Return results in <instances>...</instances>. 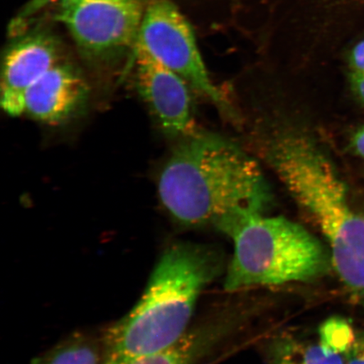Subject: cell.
I'll return each instance as SVG.
<instances>
[{
	"mask_svg": "<svg viewBox=\"0 0 364 364\" xmlns=\"http://www.w3.org/2000/svg\"><path fill=\"white\" fill-rule=\"evenodd\" d=\"M158 193L178 224L213 223L222 231L240 218L263 213L272 198L252 157L222 136L198 131L173 150L159 173Z\"/></svg>",
	"mask_w": 364,
	"mask_h": 364,
	"instance_id": "cell-1",
	"label": "cell"
},
{
	"mask_svg": "<svg viewBox=\"0 0 364 364\" xmlns=\"http://www.w3.org/2000/svg\"><path fill=\"white\" fill-rule=\"evenodd\" d=\"M216 250L174 243L159 257L142 297L105 332L102 363H120L165 349L186 331L199 296L222 268Z\"/></svg>",
	"mask_w": 364,
	"mask_h": 364,
	"instance_id": "cell-2",
	"label": "cell"
},
{
	"mask_svg": "<svg viewBox=\"0 0 364 364\" xmlns=\"http://www.w3.org/2000/svg\"><path fill=\"white\" fill-rule=\"evenodd\" d=\"M223 232L235 245L225 281L229 292L313 281L331 270V258L320 240L285 218L252 213Z\"/></svg>",
	"mask_w": 364,
	"mask_h": 364,
	"instance_id": "cell-3",
	"label": "cell"
},
{
	"mask_svg": "<svg viewBox=\"0 0 364 364\" xmlns=\"http://www.w3.org/2000/svg\"><path fill=\"white\" fill-rule=\"evenodd\" d=\"M283 183L328 240L332 267L350 297L364 307V216L351 208L329 158L304 154L285 171Z\"/></svg>",
	"mask_w": 364,
	"mask_h": 364,
	"instance_id": "cell-4",
	"label": "cell"
},
{
	"mask_svg": "<svg viewBox=\"0 0 364 364\" xmlns=\"http://www.w3.org/2000/svg\"><path fill=\"white\" fill-rule=\"evenodd\" d=\"M148 0H73L58 6L57 20L83 55L104 60L134 49Z\"/></svg>",
	"mask_w": 364,
	"mask_h": 364,
	"instance_id": "cell-5",
	"label": "cell"
},
{
	"mask_svg": "<svg viewBox=\"0 0 364 364\" xmlns=\"http://www.w3.org/2000/svg\"><path fill=\"white\" fill-rule=\"evenodd\" d=\"M191 88L224 108V95L213 84L188 20L171 0H148L138 42Z\"/></svg>",
	"mask_w": 364,
	"mask_h": 364,
	"instance_id": "cell-6",
	"label": "cell"
},
{
	"mask_svg": "<svg viewBox=\"0 0 364 364\" xmlns=\"http://www.w3.org/2000/svg\"><path fill=\"white\" fill-rule=\"evenodd\" d=\"M134 52V82L140 97L163 134L184 139L197 132L190 85L139 45Z\"/></svg>",
	"mask_w": 364,
	"mask_h": 364,
	"instance_id": "cell-7",
	"label": "cell"
},
{
	"mask_svg": "<svg viewBox=\"0 0 364 364\" xmlns=\"http://www.w3.org/2000/svg\"><path fill=\"white\" fill-rule=\"evenodd\" d=\"M63 61L60 43L46 31L21 34L8 46L1 73L0 103L8 115H24L27 90L46 73Z\"/></svg>",
	"mask_w": 364,
	"mask_h": 364,
	"instance_id": "cell-8",
	"label": "cell"
},
{
	"mask_svg": "<svg viewBox=\"0 0 364 364\" xmlns=\"http://www.w3.org/2000/svg\"><path fill=\"white\" fill-rule=\"evenodd\" d=\"M90 87L78 68L65 60L53 67L27 90L24 114L49 125H61L80 115Z\"/></svg>",
	"mask_w": 364,
	"mask_h": 364,
	"instance_id": "cell-9",
	"label": "cell"
},
{
	"mask_svg": "<svg viewBox=\"0 0 364 364\" xmlns=\"http://www.w3.org/2000/svg\"><path fill=\"white\" fill-rule=\"evenodd\" d=\"M271 364H346L345 357L331 351L321 341L317 343L282 336L270 348Z\"/></svg>",
	"mask_w": 364,
	"mask_h": 364,
	"instance_id": "cell-10",
	"label": "cell"
},
{
	"mask_svg": "<svg viewBox=\"0 0 364 364\" xmlns=\"http://www.w3.org/2000/svg\"><path fill=\"white\" fill-rule=\"evenodd\" d=\"M102 350L93 336L75 332L31 364H102Z\"/></svg>",
	"mask_w": 364,
	"mask_h": 364,
	"instance_id": "cell-11",
	"label": "cell"
},
{
	"mask_svg": "<svg viewBox=\"0 0 364 364\" xmlns=\"http://www.w3.org/2000/svg\"><path fill=\"white\" fill-rule=\"evenodd\" d=\"M209 343V335L204 331H186L169 347L120 363L102 364H196Z\"/></svg>",
	"mask_w": 364,
	"mask_h": 364,
	"instance_id": "cell-12",
	"label": "cell"
},
{
	"mask_svg": "<svg viewBox=\"0 0 364 364\" xmlns=\"http://www.w3.org/2000/svg\"><path fill=\"white\" fill-rule=\"evenodd\" d=\"M320 341L335 353L345 356L352 347L356 334L349 323L341 318H331L321 326Z\"/></svg>",
	"mask_w": 364,
	"mask_h": 364,
	"instance_id": "cell-13",
	"label": "cell"
},
{
	"mask_svg": "<svg viewBox=\"0 0 364 364\" xmlns=\"http://www.w3.org/2000/svg\"><path fill=\"white\" fill-rule=\"evenodd\" d=\"M68 1H73V0H30L26 6L22 9L14 24H15V27L20 26L23 22L45 10L46 8L52 6L54 4L59 6V4Z\"/></svg>",
	"mask_w": 364,
	"mask_h": 364,
	"instance_id": "cell-14",
	"label": "cell"
},
{
	"mask_svg": "<svg viewBox=\"0 0 364 364\" xmlns=\"http://www.w3.org/2000/svg\"><path fill=\"white\" fill-rule=\"evenodd\" d=\"M344 357L346 364H364V331L356 334L352 347Z\"/></svg>",
	"mask_w": 364,
	"mask_h": 364,
	"instance_id": "cell-15",
	"label": "cell"
},
{
	"mask_svg": "<svg viewBox=\"0 0 364 364\" xmlns=\"http://www.w3.org/2000/svg\"><path fill=\"white\" fill-rule=\"evenodd\" d=\"M349 61L352 73L364 75V40L355 46L350 54Z\"/></svg>",
	"mask_w": 364,
	"mask_h": 364,
	"instance_id": "cell-16",
	"label": "cell"
},
{
	"mask_svg": "<svg viewBox=\"0 0 364 364\" xmlns=\"http://www.w3.org/2000/svg\"><path fill=\"white\" fill-rule=\"evenodd\" d=\"M351 147L358 156L364 158V127L358 130L353 135Z\"/></svg>",
	"mask_w": 364,
	"mask_h": 364,
	"instance_id": "cell-17",
	"label": "cell"
},
{
	"mask_svg": "<svg viewBox=\"0 0 364 364\" xmlns=\"http://www.w3.org/2000/svg\"><path fill=\"white\" fill-rule=\"evenodd\" d=\"M351 85L354 93L364 103V75L351 73Z\"/></svg>",
	"mask_w": 364,
	"mask_h": 364,
	"instance_id": "cell-18",
	"label": "cell"
}]
</instances>
